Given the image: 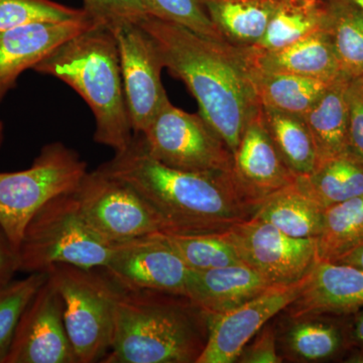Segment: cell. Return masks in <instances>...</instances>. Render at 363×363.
<instances>
[{"label": "cell", "mask_w": 363, "mask_h": 363, "mask_svg": "<svg viewBox=\"0 0 363 363\" xmlns=\"http://www.w3.org/2000/svg\"><path fill=\"white\" fill-rule=\"evenodd\" d=\"M138 23L156 43L164 68L186 85L200 116L233 154L260 111L247 49L149 14Z\"/></svg>", "instance_id": "1"}, {"label": "cell", "mask_w": 363, "mask_h": 363, "mask_svg": "<svg viewBox=\"0 0 363 363\" xmlns=\"http://www.w3.org/2000/svg\"><path fill=\"white\" fill-rule=\"evenodd\" d=\"M135 189L164 223V233H221L252 218L259 205L243 194L228 172H188L150 156L140 135L99 167Z\"/></svg>", "instance_id": "2"}, {"label": "cell", "mask_w": 363, "mask_h": 363, "mask_svg": "<svg viewBox=\"0 0 363 363\" xmlns=\"http://www.w3.org/2000/svg\"><path fill=\"white\" fill-rule=\"evenodd\" d=\"M207 334L206 316L187 298L119 288L113 339L102 362L197 363Z\"/></svg>", "instance_id": "3"}, {"label": "cell", "mask_w": 363, "mask_h": 363, "mask_svg": "<svg viewBox=\"0 0 363 363\" xmlns=\"http://www.w3.org/2000/svg\"><path fill=\"white\" fill-rule=\"evenodd\" d=\"M33 71L70 86L95 118L94 142L123 152L133 133L124 95L118 48L113 33L97 25L58 45Z\"/></svg>", "instance_id": "4"}, {"label": "cell", "mask_w": 363, "mask_h": 363, "mask_svg": "<svg viewBox=\"0 0 363 363\" xmlns=\"http://www.w3.org/2000/svg\"><path fill=\"white\" fill-rule=\"evenodd\" d=\"M112 250L86 220L72 191L45 203L28 222L18 247L20 272H45L56 264L102 269Z\"/></svg>", "instance_id": "5"}, {"label": "cell", "mask_w": 363, "mask_h": 363, "mask_svg": "<svg viewBox=\"0 0 363 363\" xmlns=\"http://www.w3.org/2000/svg\"><path fill=\"white\" fill-rule=\"evenodd\" d=\"M52 264L45 272L64 306V320L79 363L102 362L111 351L119 288L104 269Z\"/></svg>", "instance_id": "6"}, {"label": "cell", "mask_w": 363, "mask_h": 363, "mask_svg": "<svg viewBox=\"0 0 363 363\" xmlns=\"http://www.w3.org/2000/svg\"><path fill=\"white\" fill-rule=\"evenodd\" d=\"M87 164L76 150L55 142L42 147L30 168L0 173V226L16 248L28 222L52 198L77 189Z\"/></svg>", "instance_id": "7"}, {"label": "cell", "mask_w": 363, "mask_h": 363, "mask_svg": "<svg viewBox=\"0 0 363 363\" xmlns=\"http://www.w3.org/2000/svg\"><path fill=\"white\" fill-rule=\"evenodd\" d=\"M155 160L188 172H233V154L200 114L167 102L147 130L140 133Z\"/></svg>", "instance_id": "8"}, {"label": "cell", "mask_w": 363, "mask_h": 363, "mask_svg": "<svg viewBox=\"0 0 363 363\" xmlns=\"http://www.w3.org/2000/svg\"><path fill=\"white\" fill-rule=\"evenodd\" d=\"M74 193L86 220L112 245L164 231L161 217L135 189L101 169L87 172Z\"/></svg>", "instance_id": "9"}, {"label": "cell", "mask_w": 363, "mask_h": 363, "mask_svg": "<svg viewBox=\"0 0 363 363\" xmlns=\"http://www.w3.org/2000/svg\"><path fill=\"white\" fill-rule=\"evenodd\" d=\"M243 264L272 286L298 283L317 262L316 238H295L269 222L248 219L221 233Z\"/></svg>", "instance_id": "10"}, {"label": "cell", "mask_w": 363, "mask_h": 363, "mask_svg": "<svg viewBox=\"0 0 363 363\" xmlns=\"http://www.w3.org/2000/svg\"><path fill=\"white\" fill-rule=\"evenodd\" d=\"M111 30L118 48L131 126L140 135L169 101L162 82L164 64L156 43L140 23H119Z\"/></svg>", "instance_id": "11"}, {"label": "cell", "mask_w": 363, "mask_h": 363, "mask_svg": "<svg viewBox=\"0 0 363 363\" xmlns=\"http://www.w3.org/2000/svg\"><path fill=\"white\" fill-rule=\"evenodd\" d=\"M102 269L124 290L152 291L185 297L190 269L157 233L114 245Z\"/></svg>", "instance_id": "12"}, {"label": "cell", "mask_w": 363, "mask_h": 363, "mask_svg": "<svg viewBox=\"0 0 363 363\" xmlns=\"http://www.w3.org/2000/svg\"><path fill=\"white\" fill-rule=\"evenodd\" d=\"M306 278L288 286H272L250 302L222 313L205 314L207 341L197 363L235 362L245 346L269 320L286 310L300 295Z\"/></svg>", "instance_id": "13"}, {"label": "cell", "mask_w": 363, "mask_h": 363, "mask_svg": "<svg viewBox=\"0 0 363 363\" xmlns=\"http://www.w3.org/2000/svg\"><path fill=\"white\" fill-rule=\"evenodd\" d=\"M4 363H79L63 301L49 276L23 312Z\"/></svg>", "instance_id": "14"}, {"label": "cell", "mask_w": 363, "mask_h": 363, "mask_svg": "<svg viewBox=\"0 0 363 363\" xmlns=\"http://www.w3.org/2000/svg\"><path fill=\"white\" fill-rule=\"evenodd\" d=\"M99 25L89 14L62 23H39L0 33V102L14 89L21 74L79 33Z\"/></svg>", "instance_id": "15"}, {"label": "cell", "mask_w": 363, "mask_h": 363, "mask_svg": "<svg viewBox=\"0 0 363 363\" xmlns=\"http://www.w3.org/2000/svg\"><path fill=\"white\" fill-rule=\"evenodd\" d=\"M233 177L248 199L257 205L296 180L274 147L259 113L248 123L233 152Z\"/></svg>", "instance_id": "16"}, {"label": "cell", "mask_w": 363, "mask_h": 363, "mask_svg": "<svg viewBox=\"0 0 363 363\" xmlns=\"http://www.w3.org/2000/svg\"><path fill=\"white\" fill-rule=\"evenodd\" d=\"M363 308V271L342 262L317 259L300 295L286 308L291 318L345 317Z\"/></svg>", "instance_id": "17"}, {"label": "cell", "mask_w": 363, "mask_h": 363, "mask_svg": "<svg viewBox=\"0 0 363 363\" xmlns=\"http://www.w3.org/2000/svg\"><path fill=\"white\" fill-rule=\"evenodd\" d=\"M271 286L245 264L189 269L185 297L205 314H222L250 302Z\"/></svg>", "instance_id": "18"}, {"label": "cell", "mask_w": 363, "mask_h": 363, "mask_svg": "<svg viewBox=\"0 0 363 363\" xmlns=\"http://www.w3.org/2000/svg\"><path fill=\"white\" fill-rule=\"evenodd\" d=\"M255 69L331 83L341 75L340 66L326 30L312 33L281 49H247Z\"/></svg>", "instance_id": "19"}, {"label": "cell", "mask_w": 363, "mask_h": 363, "mask_svg": "<svg viewBox=\"0 0 363 363\" xmlns=\"http://www.w3.org/2000/svg\"><path fill=\"white\" fill-rule=\"evenodd\" d=\"M350 81L341 75L331 82L319 101L304 116L316 147L318 164L347 154Z\"/></svg>", "instance_id": "20"}, {"label": "cell", "mask_w": 363, "mask_h": 363, "mask_svg": "<svg viewBox=\"0 0 363 363\" xmlns=\"http://www.w3.org/2000/svg\"><path fill=\"white\" fill-rule=\"evenodd\" d=\"M346 317L345 320L324 315L291 318L292 323L284 336L286 354L298 362H319L347 352Z\"/></svg>", "instance_id": "21"}, {"label": "cell", "mask_w": 363, "mask_h": 363, "mask_svg": "<svg viewBox=\"0 0 363 363\" xmlns=\"http://www.w3.org/2000/svg\"><path fill=\"white\" fill-rule=\"evenodd\" d=\"M224 40L234 47H255L266 35L279 0H201Z\"/></svg>", "instance_id": "22"}, {"label": "cell", "mask_w": 363, "mask_h": 363, "mask_svg": "<svg viewBox=\"0 0 363 363\" xmlns=\"http://www.w3.org/2000/svg\"><path fill=\"white\" fill-rule=\"evenodd\" d=\"M323 215L324 208L292 184L262 200L252 217L292 238H317Z\"/></svg>", "instance_id": "23"}, {"label": "cell", "mask_w": 363, "mask_h": 363, "mask_svg": "<svg viewBox=\"0 0 363 363\" xmlns=\"http://www.w3.org/2000/svg\"><path fill=\"white\" fill-rule=\"evenodd\" d=\"M252 80L260 107L301 116L319 101L330 84L315 79L260 71L252 65Z\"/></svg>", "instance_id": "24"}, {"label": "cell", "mask_w": 363, "mask_h": 363, "mask_svg": "<svg viewBox=\"0 0 363 363\" xmlns=\"http://www.w3.org/2000/svg\"><path fill=\"white\" fill-rule=\"evenodd\" d=\"M327 0H279L266 35L253 49H281L317 32L326 30Z\"/></svg>", "instance_id": "25"}, {"label": "cell", "mask_w": 363, "mask_h": 363, "mask_svg": "<svg viewBox=\"0 0 363 363\" xmlns=\"http://www.w3.org/2000/svg\"><path fill=\"white\" fill-rule=\"evenodd\" d=\"M294 184L325 209L363 196V164L335 157L320 162L308 175L296 177Z\"/></svg>", "instance_id": "26"}, {"label": "cell", "mask_w": 363, "mask_h": 363, "mask_svg": "<svg viewBox=\"0 0 363 363\" xmlns=\"http://www.w3.org/2000/svg\"><path fill=\"white\" fill-rule=\"evenodd\" d=\"M267 133L279 157L295 176H304L316 169V147L304 116L262 107Z\"/></svg>", "instance_id": "27"}, {"label": "cell", "mask_w": 363, "mask_h": 363, "mask_svg": "<svg viewBox=\"0 0 363 363\" xmlns=\"http://www.w3.org/2000/svg\"><path fill=\"white\" fill-rule=\"evenodd\" d=\"M317 259L337 262L363 247V196L325 208Z\"/></svg>", "instance_id": "28"}, {"label": "cell", "mask_w": 363, "mask_h": 363, "mask_svg": "<svg viewBox=\"0 0 363 363\" xmlns=\"http://www.w3.org/2000/svg\"><path fill=\"white\" fill-rule=\"evenodd\" d=\"M327 33L334 52L346 77H363V14L354 4L345 0H327Z\"/></svg>", "instance_id": "29"}, {"label": "cell", "mask_w": 363, "mask_h": 363, "mask_svg": "<svg viewBox=\"0 0 363 363\" xmlns=\"http://www.w3.org/2000/svg\"><path fill=\"white\" fill-rule=\"evenodd\" d=\"M160 234L188 269L203 271L243 264L222 233Z\"/></svg>", "instance_id": "30"}, {"label": "cell", "mask_w": 363, "mask_h": 363, "mask_svg": "<svg viewBox=\"0 0 363 363\" xmlns=\"http://www.w3.org/2000/svg\"><path fill=\"white\" fill-rule=\"evenodd\" d=\"M47 279V272H33L0 286V363L6 362L21 318Z\"/></svg>", "instance_id": "31"}, {"label": "cell", "mask_w": 363, "mask_h": 363, "mask_svg": "<svg viewBox=\"0 0 363 363\" xmlns=\"http://www.w3.org/2000/svg\"><path fill=\"white\" fill-rule=\"evenodd\" d=\"M84 9H74L52 0H0V33L39 23H62L85 16Z\"/></svg>", "instance_id": "32"}, {"label": "cell", "mask_w": 363, "mask_h": 363, "mask_svg": "<svg viewBox=\"0 0 363 363\" xmlns=\"http://www.w3.org/2000/svg\"><path fill=\"white\" fill-rule=\"evenodd\" d=\"M149 16L178 23L208 39L225 42L201 0H140Z\"/></svg>", "instance_id": "33"}, {"label": "cell", "mask_w": 363, "mask_h": 363, "mask_svg": "<svg viewBox=\"0 0 363 363\" xmlns=\"http://www.w3.org/2000/svg\"><path fill=\"white\" fill-rule=\"evenodd\" d=\"M86 13L111 30L123 23H138L147 16L140 0H83Z\"/></svg>", "instance_id": "34"}, {"label": "cell", "mask_w": 363, "mask_h": 363, "mask_svg": "<svg viewBox=\"0 0 363 363\" xmlns=\"http://www.w3.org/2000/svg\"><path fill=\"white\" fill-rule=\"evenodd\" d=\"M347 154L346 157L363 164V85L358 79L348 87Z\"/></svg>", "instance_id": "35"}, {"label": "cell", "mask_w": 363, "mask_h": 363, "mask_svg": "<svg viewBox=\"0 0 363 363\" xmlns=\"http://www.w3.org/2000/svg\"><path fill=\"white\" fill-rule=\"evenodd\" d=\"M236 362L242 363H279L283 357L277 350L276 335L272 328H264L259 335L248 342Z\"/></svg>", "instance_id": "36"}, {"label": "cell", "mask_w": 363, "mask_h": 363, "mask_svg": "<svg viewBox=\"0 0 363 363\" xmlns=\"http://www.w3.org/2000/svg\"><path fill=\"white\" fill-rule=\"evenodd\" d=\"M18 272H20L18 250L0 226V286L13 279Z\"/></svg>", "instance_id": "37"}, {"label": "cell", "mask_w": 363, "mask_h": 363, "mask_svg": "<svg viewBox=\"0 0 363 363\" xmlns=\"http://www.w3.org/2000/svg\"><path fill=\"white\" fill-rule=\"evenodd\" d=\"M347 322L348 350L363 352V308L346 317Z\"/></svg>", "instance_id": "38"}, {"label": "cell", "mask_w": 363, "mask_h": 363, "mask_svg": "<svg viewBox=\"0 0 363 363\" xmlns=\"http://www.w3.org/2000/svg\"><path fill=\"white\" fill-rule=\"evenodd\" d=\"M337 262L350 264V266L357 267V269L363 271V247L358 248L355 252H351L347 257H343Z\"/></svg>", "instance_id": "39"}, {"label": "cell", "mask_w": 363, "mask_h": 363, "mask_svg": "<svg viewBox=\"0 0 363 363\" xmlns=\"http://www.w3.org/2000/svg\"><path fill=\"white\" fill-rule=\"evenodd\" d=\"M345 1L354 4V6H357L363 14V0H345Z\"/></svg>", "instance_id": "40"}, {"label": "cell", "mask_w": 363, "mask_h": 363, "mask_svg": "<svg viewBox=\"0 0 363 363\" xmlns=\"http://www.w3.org/2000/svg\"><path fill=\"white\" fill-rule=\"evenodd\" d=\"M4 140V124L0 121V147H1L2 143Z\"/></svg>", "instance_id": "41"}, {"label": "cell", "mask_w": 363, "mask_h": 363, "mask_svg": "<svg viewBox=\"0 0 363 363\" xmlns=\"http://www.w3.org/2000/svg\"><path fill=\"white\" fill-rule=\"evenodd\" d=\"M358 80L360 81V82H362V84L363 85V77L362 78H358Z\"/></svg>", "instance_id": "42"}]
</instances>
